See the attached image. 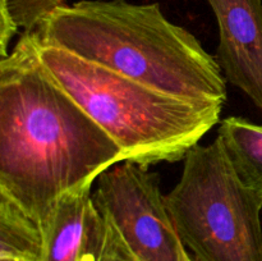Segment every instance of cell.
Returning a JSON list of instances; mask_svg holds the SVG:
<instances>
[{
    "label": "cell",
    "mask_w": 262,
    "mask_h": 261,
    "mask_svg": "<svg viewBox=\"0 0 262 261\" xmlns=\"http://www.w3.org/2000/svg\"><path fill=\"white\" fill-rule=\"evenodd\" d=\"M124 161L119 146L45 71L35 31L0 60V194L42 227L64 194Z\"/></svg>",
    "instance_id": "cell-1"
},
{
    "label": "cell",
    "mask_w": 262,
    "mask_h": 261,
    "mask_svg": "<svg viewBox=\"0 0 262 261\" xmlns=\"http://www.w3.org/2000/svg\"><path fill=\"white\" fill-rule=\"evenodd\" d=\"M42 45L170 96L225 104L227 79L214 55L187 28L170 22L159 3L81 0L61 4L33 30Z\"/></svg>",
    "instance_id": "cell-2"
},
{
    "label": "cell",
    "mask_w": 262,
    "mask_h": 261,
    "mask_svg": "<svg viewBox=\"0 0 262 261\" xmlns=\"http://www.w3.org/2000/svg\"><path fill=\"white\" fill-rule=\"evenodd\" d=\"M36 40L49 76L113 138L124 161L148 168L184 160L219 123L224 104L163 94Z\"/></svg>",
    "instance_id": "cell-3"
},
{
    "label": "cell",
    "mask_w": 262,
    "mask_h": 261,
    "mask_svg": "<svg viewBox=\"0 0 262 261\" xmlns=\"http://www.w3.org/2000/svg\"><path fill=\"white\" fill-rule=\"evenodd\" d=\"M165 202L194 261H262V199L245 186L219 140L184 158Z\"/></svg>",
    "instance_id": "cell-4"
},
{
    "label": "cell",
    "mask_w": 262,
    "mask_h": 261,
    "mask_svg": "<svg viewBox=\"0 0 262 261\" xmlns=\"http://www.w3.org/2000/svg\"><path fill=\"white\" fill-rule=\"evenodd\" d=\"M92 200L137 261H194L160 191V176L122 161L97 178Z\"/></svg>",
    "instance_id": "cell-5"
},
{
    "label": "cell",
    "mask_w": 262,
    "mask_h": 261,
    "mask_svg": "<svg viewBox=\"0 0 262 261\" xmlns=\"http://www.w3.org/2000/svg\"><path fill=\"white\" fill-rule=\"evenodd\" d=\"M219 26L216 61L227 82L262 112V0H206Z\"/></svg>",
    "instance_id": "cell-6"
},
{
    "label": "cell",
    "mask_w": 262,
    "mask_h": 261,
    "mask_svg": "<svg viewBox=\"0 0 262 261\" xmlns=\"http://www.w3.org/2000/svg\"><path fill=\"white\" fill-rule=\"evenodd\" d=\"M92 184L64 194L42 225L40 261H97L106 238V222L92 200Z\"/></svg>",
    "instance_id": "cell-7"
},
{
    "label": "cell",
    "mask_w": 262,
    "mask_h": 261,
    "mask_svg": "<svg viewBox=\"0 0 262 261\" xmlns=\"http://www.w3.org/2000/svg\"><path fill=\"white\" fill-rule=\"evenodd\" d=\"M217 140L243 184L262 199V125L242 117H228Z\"/></svg>",
    "instance_id": "cell-8"
},
{
    "label": "cell",
    "mask_w": 262,
    "mask_h": 261,
    "mask_svg": "<svg viewBox=\"0 0 262 261\" xmlns=\"http://www.w3.org/2000/svg\"><path fill=\"white\" fill-rule=\"evenodd\" d=\"M42 250L40 223L0 194V261H40Z\"/></svg>",
    "instance_id": "cell-9"
},
{
    "label": "cell",
    "mask_w": 262,
    "mask_h": 261,
    "mask_svg": "<svg viewBox=\"0 0 262 261\" xmlns=\"http://www.w3.org/2000/svg\"><path fill=\"white\" fill-rule=\"evenodd\" d=\"M9 14L23 31H33L41 20L64 0H0Z\"/></svg>",
    "instance_id": "cell-10"
},
{
    "label": "cell",
    "mask_w": 262,
    "mask_h": 261,
    "mask_svg": "<svg viewBox=\"0 0 262 261\" xmlns=\"http://www.w3.org/2000/svg\"><path fill=\"white\" fill-rule=\"evenodd\" d=\"M106 222V220H105ZM97 261H137L123 245L114 228L106 222V238Z\"/></svg>",
    "instance_id": "cell-11"
},
{
    "label": "cell",
    "mask_w": 262,
    "mask_h": 261,
    "mask_svg": "<svg viewBox=\"0 0 262 261\" xmlns=\"http://www.w3.org/2000/svg\"><path fill=\"white\" fill-rule=\"evenodd\" d=\"M18 26L5 5L0 4V59L8 56V44L18 32Z\"/></svg>",
    "instance_id": "cell-12"
}]
</instances>
